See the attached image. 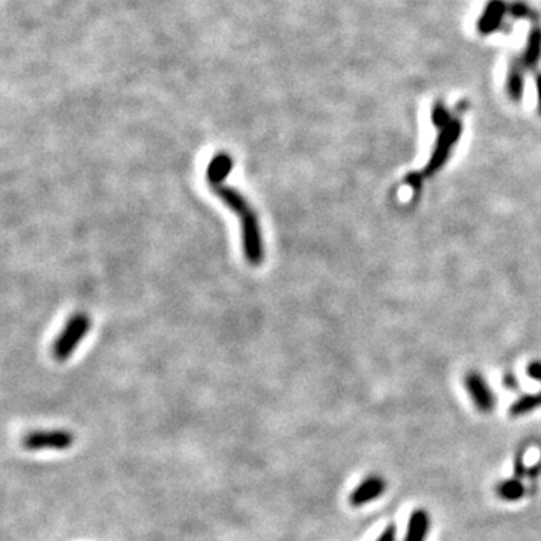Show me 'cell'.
I'll use <instances>...</instances> for the list:
<instances>
[{"instance_id": "cell-1", "label": "cell", "mask_w": 541, "mask_h": 541, "mask_svg": "<svg viewBox=\"0 0 541 541\" xmlns=\"http://www.w3.org/2000/svg\"><path fill=\"white\" fill-rule=\"evenodd\" d=\"M90 326H92V321H90L87 313H74L53 343V356L56 361L63 363V361L70 358L90 331Z\"/></svg>"}, {"instance_id": "cell-2", "label": "cell", "mask_w": 541, "mask_h": 541, "mask_svg": "<svg viewBox=\"0 0 541 541\" xmlns=\"http://www.w3.org/2000/svg\"><path fill=\"white\" fill-rule=\"evenodd\" d=\"M75 441L74 435L65 428L50 430H32L23 436L21 445L26 451H65L70 449Z\"/></svg>"}, {"instance_id": "cell-3", "label": "cell", "mask_w": 541, "mask_h": 541, "mask_svg": "<svg viewBox=\"0 0 541 541\" xmlns=\"http://www.w3.org/2000/svg\"><path fill=\"white\" fill-rule=\"evenodd\" d=\"M460 134H461V123L459 119H453L448 125H445L441 130V134H439L435 149L432 152L430 161H428V164L424 168V175L430 176L444 166V163L448 160L451 151H453L456 142L459 140Z\"/></svg>"}, {"instance_id": "cell-4", "label": "cell", "mask_w": 541, "mask_h": 541, "mask_svg": "<svg viewBox=\"0 0 541 541\" xmlns=\"http://www.w3.org/2000/svg\"><path fill=\"white\" fill-rule=\"evenodd\" d=\"M465 387L469 392V396L473 402V404L477 406V409L481 412H490L493 411L496 399L492 390L489 388L487 382L484 380L483 376H480L475 371H472L466 378H465Z\"/></svg>"}, {"instance_id": "cell-5", "label": "cell", "mask_w": 541, "mask_h": 541, "mask_svg": "<svg viewBox=\"0 0 541 541\" xmlns=\"http://www.w3.org/2000/svg\"><path fill=\"white\" fill-rule=\"evenodd\" d=\"M385 489H387L385 480L378 475H370L354 489L351 496H349V502H351L354 506L366 505L371 501L380 498L383 492H385Z\"/></svg>"}, {"instance_id": "cell-6", "label": "cell", "mask_w": 541, "mask_h": 541, "mask_svg": "<svg viewBox=\"0 0 541 541\" xmlns=\"http://www.w3.org/2000/svg\"><path fill=\"white\" fill-rule=\"evenodd\" d=\"M235 160L229 152H217L211 158L206 167V182L209 187L224 184V180L233 172Z\"/></svg>"}, {"instance_id": "cell-7", "label": "cell", "mask_w": 541, "mask_h": 541, "mask_svg": "<svg viewBox=\"0 0 541 541\" xmlns=\"http://www.w3.org/2000/svg\"><path fill=\"white\" fill-rule=\"evenodd\" d=\"M505 11L506 6L502 0H490L483 17L478 21V30L484 33V35H487V33L498 29L505 15Z\"/></svg>"}, {"instance_id": "cell-8", "label": "cell", "mask_w": 541, "mask_h": 541, "mask_svg": "<svg viewBox=\"0 0 541 541\" xmlns=\"http://www.w3.org/2000/svg\"><path fill=\"white\" fill-rule=\"evenodd\" d=\"M428 528H430V517L425 510H415L408 522L404 541H425Z\"/></svg>"}, {"instance_id": "cell-9", "label": "cell", "mask_w": 541, "mask_h": 541, "mask_svg": "<svg viewBox=\"0 0 541 541\" xmlns=\"http://www.w3.org/2000/svg\"><path fill=\"white\" fill-rule=\"evenodd\" d=\"M523 63L522 61H516L510 66L509 78H506V92L513 101H521L523 94Z\"/></svg>"}, {"instance_id": "cell-10", "label": "cell", "mask_w": 541, "mask_h": 541, "mask_svg": "<svg viewBox=\"0 0 541 541\" xmlns=\"http://www.w3.org/2000/svg\"><path fill=\"white\" fill-rule=\"evenodd\" d=\"M540 58H541V29L535 27L531 33H529V39H528L522 63L525 68L534 70L537 63L540 62Z\"/></svg>"}, {"instance_id": "cell-11", "label": "cell", "mask_w": 541, "mask_h": 541, "mask_svg": "<svg viewBox=\"0 0 541 541\" xmlns=\"http://www.w3.org/2000/svg\"><path fill=\"white\" fill-rule=\"evenodd\" d=\"M496 493L501 499L504 501H518L523 498L525 495V486L523 483L518 478H511L506 481H501L498 486H496Z\"/></svg>"}, {"instance_id": "cell-12", "label": "cell", "mask_w": 541, "mask_h": 541, "mask_svg": "<svg viewBox=\"0 0 541 541\" xmlns=\"http://www.w3.org/2000/svg\"><path fill=\"white\" fill-rule=\"evenodd\" d=\"M540 406H541V394H528V396H522L511 404L510 415L522 416L528 412H533L534 409L540 408Z\"/></svg>"}, {"instance_id": "cell-13", "label": "cell", "mask_w": 541, "mask_h": 541, "mask_svg": "<svg viewBox=\"0 0 541 541\" xmlns=\"http://www.w3.org/2000/svg\"><path fill=\"white\" fill-rule=\"evenodd\" d=\"M432 120L437 128L442 130L451 120H453V118H451V113L447 110L445 106L436 104L432 110Z\"/></svg>"}, {"instance_id": "cell-14", "label": "cell", "mask_w": 541, "mask_h": 541, "mask_svg": "<svg viewBox=\"0 0 541 541\" xmlns=\"http://www.w3.org/2000/svg\"><path fill=\"white\" fill-rule=\"evenodd\" d=\"M510 14L513 17H517V18H529V17H531V11H529V8L525 4L517 2V4L511 5Z\"/></svg>"}, {"instance_id": "cell-15", "label": "cell", "mask_w": 541, "mask_h": 541, "mask_svg": "<svg viewBox=\"0 0 541 541\" xmlns=\"http://www.w3.org/2000/svg\"><path fill=\"white\" fill-rule=\"evenodd\" d=\"M376 541H396V526L394 525L387 526L385 531L379 535Z\"/></svg>"}, {"instance_id": "cell-16", "label": "cell", "mask_w": 541, "mask_h": 541, "mask_svg": "<svg viewBox=\"0 0 541 541\" xmlns=\"http://www.w3.org/2000/svg\"><path fill=\"white\" fill-rule=\"evenodd\" d=\"M528 376H531L535 380L541 382V363H533L528 366Z\"/></svg>"}, {"instance_id": "cell-17", "label": "cell", "mask_w": 541, "mask_h": 541, "mask_svg": "<svg viewBox=\"0 0 541 541\" xmlns=\"http://www.w3.org/2000/svg\"><path fill=\"white\" fill-rule=\"evenodd\" d=\"M514 473H516V477H522L523 475V465H522V457L521 456H518V459H516V465H514Z\"/></svg>"}, {"instance_id": "cell-18", "label": "cell", "mask_w": 541, "mask_h": 541, "mask_svg": "<svg viewBox=\"0 0 541 541\" xmlns=\"http://www.w3.org/2000/svg\"><path fill=\"white\" fill-rule=\"evenodd\" d=\"M537 90H538V111L541 115V75L537 78Z\"/></svg>"}]
</instances>
